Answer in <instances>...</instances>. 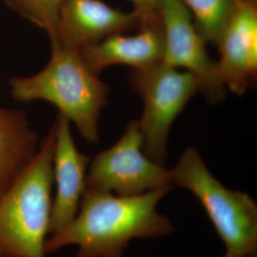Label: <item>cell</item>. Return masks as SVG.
Segmentation results:
<instances>
[{"label": "cell", "mask_w": 257, "mask_h": 257, "mask_svg": "<svg viewBox=\"0 0 257 257\" xmlns=\"http://www.w3.org/2000/svg\"><path fill=\"white\" fill-rule=\"evenodd\" d=\"M170 192L122 196L85 190L74 220L47 239L46 252L76 246V257H123L133 239L172 234L173 223L157 211L158 203Z\"/></svg>", "instance_id": "obj_1"}, {"label": "cell", "mask_w": 257, "mask_h": 257, "mask_svg": "<svg viewBox=\"0 0 257 257\" xmlns=\"http://www.w3.org/2000/svg\"><path fill=\"white\" fill-rule=\"evenodd\" d=\"M8 84L15 100L53 104L86 141L98 143V122L109 87L85 64L78 51L54 47L41 71L30 76H12Z\"/></svg>", "instance_id": "obj_2"}, {"label": "cell", "mask_w": 257, "mask_h": 257, "mask_svg": "<svg viewBox=\"0 0 257 257\" xmlns=\"http://www.w3.org/2000/svg\"><path fill=\"white\" fill-rule=\"evenodd\" d=\"M55 123L37 154L0 195V257H46L53 208Z\"/></svg>", "instance_id": "obj_3"}, {"label": "cell", "mask_w": 257, "mask_h": 257, "mask_svg": "<svg viewBox=\"0 0 257 257\" xmlns=\"http://www.w3.org/2000/svg\"><path fill=\"white\" fill-rule=\"evenodd\" d=\"M171 172L173 185L190 191L201 203L227 254L256 256L257 205L249 194L226 188L195 148H187Z\"/></svg>", "instance_id": "obj_4"}, {"label": "cell", "mask_w": 257, "mask_h": 257, "mask_svg": "<svg viewBox=\"0 0 257 257\" xmlns=\"http://www.w3.org/2000/svg\"><path fill=\"white\" fill-rule=\"evenodd\" d=\"M132 86L143 100L138 120L145 155L159 165L165 164L170 132L177 116L200 91L193 74L163 63L144 71H134Z\"/></svg>", "instance_id": "obj_5"}, {"label": "cell", "mask_w": 257, "mask_h": 257, "mask_svg": "<svg viewBox=\"0 0 257 257\" xmlns=\"http://www.w3.org/2000/svg\"><path fill=\"white\" fill-rule=\"evenodd\" d=\"M86 189L131 196L173 189L172 172L149 158L143 151L138 120L128 122L121 138L91 159Z\"/></svg>", "instance_id": "obj_6"}, {"label": "cell", "mask_w": 257, "mask_h": 257, "mask_svg": "<svg viewBox=\"0 0 257 257\" xmlns=\"http://www.w3.org/2000/svg\"><path fill=\"white\" fill-rule=\"evenodd\" d=\"M158 15L164 35L162 63L193 74L207 100H223L226 88L217 73L216 61L208 54L206 41L181 0H163Z\"/></svg>", "instance_id": "obj_7"}, {"label": "cell", "mask_w": 257, "mask_h": 257, "mask_svg": "<svg viewBox=\"0 0 257 257\" xmlns=\"http://www.w3.org/2000/svg\"><path fill=\"white\" fill-rule=\"evenodd\" d=\"M217 73L226 89L242 95L257 78L256 0H241L216 42Z\"/></svg>", "instance_id": "obj_8"}, {"label": "cell", "mask_w": 257, "mask_h": 257, "mask_svg": "<svg viewBox=\"0 0 257 257\" xmlns=\"http://www.w3.org/2000/svg\"><path fill=\"white\" fill-rule=\"evenodd\" d=\"M141 18L101 0H64L59 11L56 40L52 44L80 52L107 37L140 27Z\"/></svg>", "instance_id": "obj_9"}, {"label": "cell", "mask_w": 257, "mask_h": 257, "mask_svg": "<svg viewBox=\"0 0 257 257\" xmlns=\"http://www.w3.org/2000/svg\"><path fill=\"white\" fill-rule=\"evenodd\" d=\"M53 175L55 195L50 223V235L74 220L86 189L91 157L82 154L74 143L70 121L58 114L55 120Z\"/></svg>", "instance_id": "obj_10"}, {"label": "cell", "mask_w": 257, "mask_h": 257, "mask_svg": "<svg viewBox=\"0 0 257 257\" xmlns=\"http://www.w3.org/2000/svg\"><path fill=\"white\" fill-rule=\"evenodd\" d=\"M163 51L164 35L158 15L143 21L137 34H117L86 47L79 53L85 64L99 75L115 65L128 66L134 71L148 70L162 63Z\"/></svg>", "instance_id": "obj_11"}, {"label": "cell", "mask_w": 257, "mask_h": 257, "mask_svg": "<svg viewBox=\"0 0 257 257\" xmlns=\"http://www.w3.org/2000/svg\"><path fill=\"white\" fill-rule=\"evenodd\" d=\"M39 142L22 110L0 108V195L35 157Z\"/></svg>", "instance_id": "obj_12"}, {"label": "cell", "mask_w": 257, "mask_h": 257, "mask_svg": "<svg viewBox=\"0 0 257 257\" xmlns=\"http://www.w3.org/2000/svg\"><path fill=\"white\" fill-rule=\"evenodd\" d=\"M241 0H181L206 43L216 45Z\"/></svg>", "instance_id": "obj_13"}, {"label": "cell", "mask_w": 257, "mask_h": 257, "mask_svg": "<svg viewBox=\"0 0 257 257\" xmlns=\"http://www.w3.org/2000/svg\"><path fill=\"white\" fill-rule=\"evenodd\" d=\"M22 17L42 29L50 38L51 45L56 40L59 11L64 0H6Z\"/></svg>", "instance_id": "obj_14"}, {"label": "cell", "mask_w": 257, "mask_h": 257, "mask_svg": "<svg viewBox=\"0 0 257 257\" xmlns=\"http://www.w3.org/2000/svg\"><path fill=\"white\" fill-rule=\"evenodd\" d=\"M135 5V12L141 18V22L158 17V10L163 0H130Z\"/></svg>", "instance_id": "obj_15"}, {"label": "cell", "mask_w": 257, "mask_h": 257, "mask_svg": "<svg viewBox=\"0 0 257 257\" xmlns=\"http://www.w3.org/2000/svg\"><path fill=\"white\" fill-rule=\"evenodd\" d=\"M223 257H256L254 255H231V254H225V256Z\"/></svg>", "instance_id": "obj_16"}]
</instances>
